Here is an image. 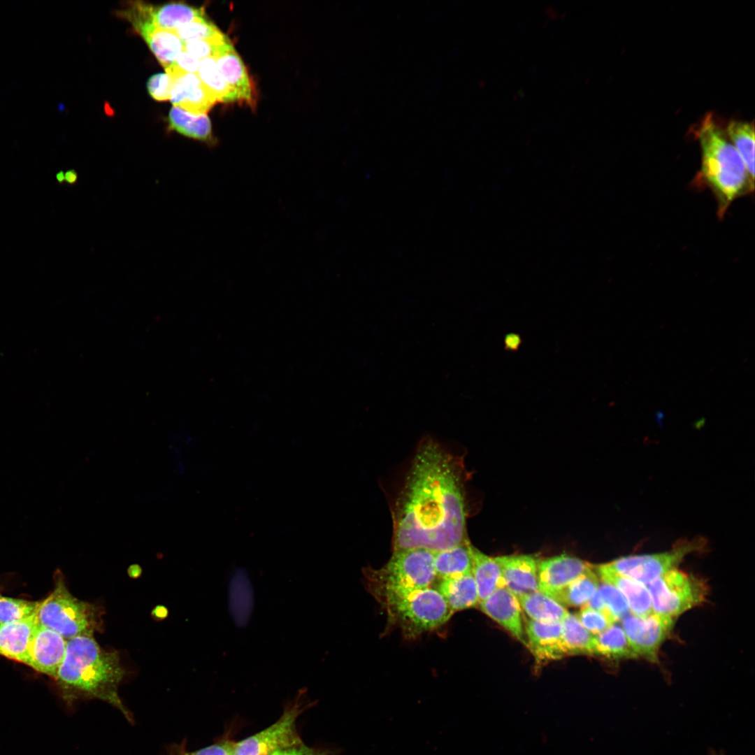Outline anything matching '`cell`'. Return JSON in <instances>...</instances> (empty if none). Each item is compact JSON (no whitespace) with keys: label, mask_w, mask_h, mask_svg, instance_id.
<instances>
[{"label":"cell","mask_w":755,"mask_h":755,"mask_svg":"<svg viewBox=\"0 0 755 755\" xmlns=\"http://www.w3.org/2000/svg\"><path fill=\"white\" fill-rule=\"evenodd\" d=\"M465 482L461 458L431 439L421 442L392 510V551L468 542Z\"/></svg>","instance_id":"6da1fadb"},{"label":"cell","mask_w":755,"mask_h":755,"mask_svg":"<svg viewBox=\"0 0 755 755\" xmlns=\"http://www.w3.org/2000/svg\"><path fill=\"white\" fill-rule=\"evenodd\" d=\"M124 673L117 652L102 648L94 636L78 635L67 640L55 680L69 698L102 700L131 721L118 692Z\"/></svg>","instance_id":"7a4b0ae2"},{"label":"cell","mask_w":755,"mask_h":755,"mask_svg":"<svg viewBox=\"0 0 755 755\" xmlns=\"http://www.w3.org/2000/svg\"><path fill=\"white\" fill-rule=\"evenodd\" d=\"M702 151L699 177L716 196L722 217L737 198L754 189L753 180L740 154L721 127L709 115L697 132Z\"/></svg>","instance_id":"3957f363"},{"label":"cell","mask_w":755,"mask_h":755,"mask_svg":"<svg viewBox=\"0 0 755 755\" xmlns=\"http://www.w3.org/2000/svg\"><path fill=\"white\" fill-rule=\"evenodd\" d=\"M372 594L382 605L431 587L436 576L434 552L411 549L393 552L388 562L366 575Z\"/></svg>","instance_id":"277c9868"},{"label":"cell","mask_w":755,"mask_h":755,"mask_svg":"<svg viewBox=\"0 0 755 755\" xmlns=\"http://www.w3.org/2000/svg\"><path fill=\"white\" fill-rule=\"evenodd\" d=\"M103 608L75 597L57 571L55 587L37 610L38 624L53 630L66 640L78 635L94 636L103 628Z\"/></svg>","instance_id":"5b68a950"},{"label":"cell","mask_w":755,"mask_h":755,"mask_svg":"<svg viewBox=\"0 0 755 755\" xmlns=\"http://www.w3.org/2000/svg\"><path fill=\"white\" fill-rule=\"evenodd\" d=\"M383 605L389 621L409 638L443 626L454 613L438 590L432 587L416 591Z\"/></svg>","instance_id":"8992f818"},{"label":"cell","mask_w":755,"mask_h":755,"mask_svg":"<svg viewBox=\"0 0 755 755\" xmlns=\"http://www.w3.org/2000/svg\"><path fill=\"white\" fill-rule=\"evenodd\" d=\"M646 586L653 612L673 619L703 603L707 594V587L704 581L677 569Z\"/></svg>","instance_id":"52a82bcc"},{"label":"cell","mask_w":755,"mask_h":755,"mask_svg":"<svg viewBox=\"0 0 755 755\" xmlns=\"http://www.w3.org/2000/svg\"><path fill=\"white\" fill-rule=\"evenodd\" d=\"M702 538L683 540L661 553L629 555L599 565L603 569L647 585L677 566L689 554L705 547Z\"/></svg>","instance_id":"ba28073f"},{"label":"cell","mask_w":755,"mask_h":755,"mask_svg":"<svg viewBox=\"0 0 755 755\" xmlns=\"http://www.w3.org/2000/svg\"><path fill=\"white\" fill-rule=\"evenodd\" d=\"M302 711V705L295 703L268 728L236 742L233 755H267L303 743L296 729V720Z\"/></svg>","instance_id":"9c48e42d"},{"label":"cell","mask_w":755,"mask_h":755,"mask_svg":"<svg viewBox=\"0 0 755 755\" xmlns=\"http://www.w3.org/2000/svg\"><path fill=\"white\" fill-rule=\"evenodd\" d=\"M673 620L654 612L645 618L628 614L621 619V627L637 656L655 661L659 647L673 626Z\"/></svg>","instance_id":"30bf717a"},{"label":"cell","mask_w":755,"mask_h":755,"mask_svg":"<svg viewBox=\"0 0 755 755\" xmlns=\"http://www.w3.org/2000/svg\"><path fill=\"white\" fill-rule=\"evenodd\" d=\"M166 73L171 79V102L192 114H205L217 102L198 74L180 71L173 65Z\"/></svg>","instance_id":"8fae6325"},{"label":"cell","mask_w":755,"mask_h":755,"mask_svg":"<svg viewBox=\"0 0 755 755\" xmlns=\"http://www.w3.org/2000/svg\"><path fill=\"white\" fill-rule=\"evenodd\" d=\"M67 640L56 631L41 626L30 645L26 665L55 679L65 656Z\"/></svg>","instance_id":"7c38bea8"},{"label":"cell","mask_w":755,"mask_h":755,"mask_svg":"<svg viewBox=\"0 0 755 755\" xmlns=\"http://www.w3.org/2000/svg\"><path fill=\"white\" fill-rule=\"evenodd\" d=\"M592 568L588 562L566 554L538 561V591L549 596Z\"/></svg>","instance_id":"4fadbf2b"},{"label":"cell","mask_w":755,"mask_h":755,"mask_svg":"<svg viewBox=\"0 0 755 755\" xmlns=\"http://www.w3.org/2000/svg\"><path fill=\"white\" fill-rule=\"evenodd\" d=\"M478 605L482 612L527 647L522 608L518 599L512 592L505 587H501L480 601Z\"/></svg>","instance_id":"5bb4252c"},{"label":"cell","mask_w":755,"mask_h":755,"mask_svg":"<svg viewBox=\"0 0 755 755\" xmlns=\"http://www.w3.org/2000/svg\"><path fill=\"white\" fill-rule=\"evenodd\" d=\"M213 58L222 76L236 93L238 100L254 107L256 101L254 99L253 84L243 62L228 37L220 45Z\"/></svg>","instance_id":"9a60e30c"},{"label":"cell","mask_w":755,"mask_h":755,"mask_svg":"<svg viewBox=\"0 0 755 755\" xmlns=\"http://www.w3.org/2000/svg\"><path fill=\"white\" fill-rule=\"evenodd\" d=\"M501 570L503 586L516 597L538 591V560L531 555L495 557Z\"/></svg>","instance_id":"2e32d148"},{"label":"cell","mask_w":755,"mask_h":755,"mask_svg":"<svg viewBox=\"0 0 755 755\" xmlns=\"http://www.w3.org/2000/svg\"><path fill=\"white\" fill-rule=\"evenodd\" d=\"M527 647L540 663L566 656L561 641V622L542 623L532 619L525 627Z\"/></svg>","instance_id":"e0dca14e"},{"label":"cell","mask_w":755,"mask_h":755,"mask_svg":"<svg viewBox=\"0 0 755 755\" xmlns=\"http://www.w3.org/2000/svg\"><path fill=\"white\" fill-rule=\"evenodd\" d=\"M37 612L24 619L0 625V655L26 665L38 627Z\"/></svg>","instance_id":"ac0fdd59"},{"label":"cell","mask_w":755,"mask_h":755,"mask_svg":"<svg viewBox=\"0 0 755 755\" xmlns=\"http://www.w3.org/2000/svg\"><path fill=\"white\" fill-rule=\"evenodd\" d=\"M599 579L617 587L624 596L632 614L645 618L653 612L652 601L646 585L597 566L595 569Z\"/></svg>","instance_id":"d6986e66"},{"label":"cell","mask_w":755,"mask_h":755,"mask_svg":"<svg viewBox=\"0 0 755 755\" xmlns=\"http://www.w3.org/2000/svg\"><path fill=\"white\" fill-rule=\"evenodd\" d=\"M138 33L144 38L165 70L175 62L184 49V43L175 31L149 25L140 29Z\"/></svg>","instance_id":"ffe728a7"},{"label":"cell","mask_w":755,"mask_h":755,"mask_svg":"<svg viewBox=\"0 0 755 755\" xmlns=\"http://www.w3.org/2000/svg\"><path fill=\"white\" fill-rule=\"evenodd\" d=\"M253 591L247 573L242 569L233 571L229 586V607L238 626L247 624L253 608Z\"/></svg>","instance_id":"44dd1931"},{"label":"cell","mask_w":755,"mask_h":755,"mask_svg":"<svg viewBox=\"0 0 755 755\" xmlns=\"http://www.w3.org/2000/svg\"><path fill=\"white\" fill-rule=\"evenodd\" d=\"M471 544L468 542L434 552V568L440 580L472 573Z\"/></svg>","instance_id":"7402d4cb"},{"label":"cell","mask_w":755,"mask_h":755,"mask_svg":"<svg viewBox=\"0 0 755 755\" xmlns=\"http://www.w3.org/2000/svg\"><path fill=\"white\" fill-rule=\"evenodd\" d=\"M437 589L453 612L474 607L479 603L477 589L472 573L440 580Z\"/></svg>","instance_id":"603a6c76"},{"label":"cell","mask_w":755,"mask_h":755,"mask_svg":"<svg viewBox=\"0 0 755 755\" xmlns=\"http://www.w3.org/2000/svg\"><path fill=\"white\" fill-rule=\"evenodd\" d=\"M472 575L475 580L479 602L503 586L501 568L495 557L488 556L471 545Z\"/></svg>","instance_id":"cb8c5ba5"},{"label":"cell","mask_w":755,"mask_h":755,"mask_svg":"<svg viewBox=\"0 0 755 755\" xmlns=\"http://www.w3.org/2000/svg\"><path fill=\"white\" fill-rule=\"evenodd\" d=\"M170 127L179 134L213 145L211 123L205 114H192L173 106L168 114Z\"/></svg>","instance_id":"d4e9b609"},{"label":"cell","mask_w":755,"mask_h":755,"mask_svg":"<svg viewBox=\"0 0 755 755\" xmlns=\"http://www.w3.org/2000/svg\"><path fill=\"white\" fill-rule=\"evenodd\" d=\"M530 619L542 623L561 622L569 612L548 595L536 591L517 597Z\"/></svg>","instance_id":"484cf974"},{"label":"cell","mask_w":755,"mask_h":755,"mask_svg":"<svg viewBox=\"0 0 755 755\" xmlns=\"http://www.w3.org/2000/svg\"><path fill=\"white\" fill-rule=\"evenodd\" d=\"M600 579L595 569H590L549 596L562 606L583 607L598 589Z\"/></svg>","instance_id":"4316f807"},{"label":"cell","mask_w":755,"mask_h":755,"mask_svg":"<svg viewBox=\"0 0 755 755\" xmlns=\"http://www.w3.org/2000/svg\"><path fill=\"white\" fill-rule=\"evenodd\" d=\"M151 14L156 27L171 31L206 17L203 7L198 8L180 2L152 6Z\"/></svg>","instance_id":"83f0119b"},{"label":"cell","mask_w":755,"mask_h":755,"mask_svg":"<svg viewBox=\"0 0 755 755\" xmlns=\"http://www.w3.org/2000/svg\"><path fill=\"white\" fill-rule=\"evenodd\" d=\"M561 624L562 646L566 656L593 655L594 635L581 624L575 614L568 612Z\"/></svg>","instance_id":"f1b7e54d"},{"label":"cell","mask_w":755,"mask_h":755,"mask_svg":"<svg viewBox=\"0 0 755 755\" xmlns=\"http://www.w3.org/2000/svg\"><path fill=\"white\" fill-rule=\"evenodd\" d=\"M608 659H635L637 655L621 626L616 623L594 635V654Z\"/></svg>","instance_id":"f546056e"},{"label":"cell","mask_w":755,"mask_h":755,"mask_svg":"<svg viewBox=\"0 0 755 755\" xmlns=\"http://www.w3.org/2000/svg\"><path fill=\"white\" fill-rule=\"evenodd\" d=\"M726 131L729 139L742 159L750 177L754 180V124L731 121Z\"/></svg>","instance_id":"4dcf8cb0"},{"label":"cell","mask_w":755,"mask_h":755,"mask_svg":"<svg viewBox=\"0 0 755 755\" xmlns=\"http://www.w3.org/2000/svg\"><path fill=\"white\" fill-rule=\"evenodd\" d=\"M197 74L217 102L228 103L238 101L234 91L228 85L220 73L213 57H206L200 61Z\"/></svg>","instance_id":"1f68e13d"},{"label":"cell","mask_w":755,"mask_h":755,"mask_svg":"<svg viewBox=\"0 0 755 755\" xmlns=\"http://www.w3.org/2000/svg\"><path fill=\"white\" fill-rule=\"evenodd\" d=\"M40 601L14 598L0 594V625L28 618L37 612Z\"/></svg>","instance_id":"d6a6232c"},{"label":"cell","mask_w":755,"mask_h":755,"mask_svg":"<svg viewBox=\"0 0 755 755\" xmlns=\"http://www.w3.org/2000/svg\"><path fill=\"white\" fill-rule=\"evenodd\" d=\"M598 590L607 613L615 622L629 614L630 610L626 599L617 587L600 580Z\"/></svg>","instance_id":"836d02e7"},{"label":"cell","mask_w":755,"mask_h":755,"mask_svg":"<svg viewBox=\"0 0 755 755\" xmlns=\"http://www.w3.org/2000/svg\"><path fill=\"white\" fill-rule=\"evenodd\" d=\"M175 31L184 44L193 41L208 39L221 32L206 17L186 24Z\"/></svg>","instance_id":"e575fe53"},{"label":"cell","mask_w":755,"mask_h":755,"mask_svg":"<svg viewBox=\"0 0 755 755\" xmlns=\"http://www.w3.org/2000/svg\"><path fill=\"white\" fill-rule=\"evenodd\" d=\"M581 624L594 635H598L616 623L608 614L587 606L575 614Z\"/></svg>","instance_id":"d590c367"},{"label":"cell","mask_w":755,"mask_h":755,"mask_svg":"<svg viewBox=\"0 0 755 755\" xmlns=\"http://www.w3.org/2000/svg\"><path fill=\"white\" fill-rule=\"evenodd\" d=\"M226 37L220 32L208 39L190 41L184 44L183 50L201 60L209 57H213L220 45Z\"/></svg>","instance_id":"8d00e7d4"},{"label":"cell","mask_w":755,"mask_h":755,"mask_svg":"<svg viewBox=\"0 0 755 755\" xmlns=\"http://www.w3.org/2000/svg\"><path fill=\"white\" fill-rule=\"evenodd\" d=\"M147 89L154 100L168 101L170 99L171 79L166 73L154 74L147 81Z\"/></svg>","instance_id":"74e56055"},{"label":"cell","mask_w":755,"mask_h":755,"mask_svg":"<svg viewBox=\"0 0 755 755\" xmlns=\"http://www.w3.org/2000/svg\"><path fill=\"white\" fill-rule=\"evenodd\" d=\"M236 742L224 740L191 753L180 755H233Z\"/></svg>","instance_id":"f35d334b"},{"label":"cell","mask_w":755,"mask_h":755,"mask_svg":"<svg viewBox=\"0 0 755 755\" xmlns=\"http://www.w3.org/2000/svg\"><path fill=\"white\" fill-rule=\"evenodd\" d=\"M267 755H331V752L327 750L310 747L303 742L297 745L275 750Z\"/></svg>","instance_id":"ab89813d"},{"label":"cell","mask_w":755,"mask_h":755,"mask_svg":"<svg viewBox=\"0 0 755 755\" xmlns=\"http://www.w3.org/2000/svg\"><path fill=\"white\" fill-rule=\"evenodd\" d=\"M172 65L185 73L197 74L200 61L186 51L182 50Z\"/></svg>","instance_id":"60d3db41"},{"label":"cell","mask_w":755,"mask_h":755,"mask_svg":"<svg viewBox=\"0 0 755 755\" xmlns=\"http://www.w3.org/2000/svg\"><path fill=\"white\" fill-rule=\"evenodd\" d=\"M584 606H587L591 609L604 612L609 615L598 590L596 591L587 604Z\"/></svg>","instance_id":"b9f144b4"},{"label":"cell","mask_w":755,"mask_h":755,"mask_svg":"<svg viewBox=\"0 0 755 755\" xmlns=\"http://www.w3.org/2000/svg\"><path fill=\"white\" fill-rule=\"evenodd\" d=\"M78 173L74 170L71 169L64 172V182L69 185L75 184L78 180Z\"/></svg>","instance_id":"7bdbcfd3"},{"label":"cell","mask_w":755,"mask_h":755,"mask_svg":"<svg viewBox=\"0 0 755 755\" xmlns=\"http://www.w3.org/2000/svg\"><path fill=\"white\" fill-rule=\"evenodd\" d=\"M519 338L515 335H510L505 339V345L509 349H515L519 344Z\"/></svg>","instance_id":"ee69618b"},{"label":"cell","mask_w":755,"mask_h":755,"mask_svg":"<svg viewBox=\"0 0 755 755\" xmlns=\"http://www.w3.org/2000/svg\"><path fill=\"white\" fill-rule=\"evenodd\" d=\"M140 572L141 568L138 565H133L129 568V573L131 576H136Z\"/></svg>","instance_id":"f6af8a7d"},{"label":"cell","mask_w":755,"mask_h":755,"mask_svg":"<svg viewBox=\"0 0 755 755\" xmlns=\"http://www.w3.org/2000/svg\"><path fill=\"white\" fill-rule=\"evenodd\" d=\"M56 179L59 183H63L64 180V172L59 171L56 174Z\"/></svg>","instance_id":"bcb514c9"},{"label":"cell","mask_w":755,"mask_h":755,"mask_svg":"<svg viewBox=\"0 0 755 755\" xmlns=\"http://www.w3.org/2000/svg\"><path fill=\"white\" fill-rule=\"evenodd\" d=\"M166 612H167L166 610V609H165V610H162V607H161V609H157V610H156V613H155V615H156L157 617H162V616H163V615H164V616H165V615L166 614Z\"/></svg>","instance_id":"7dc6e473"},{"label":"cell","mask_w":755,"mask_h":755,"mask_svg":"<svg viewBox=\"0 0 755 755\" xmlns=\"http://www.w3.org/2000/svg\"><path fill=\"white\" fill-rule=\"evenodd\" d=\"M711 755H723V754H716V753H712V754H711Z\"/></svg>","instance_id":"c3c4849f"}]
</instances>
